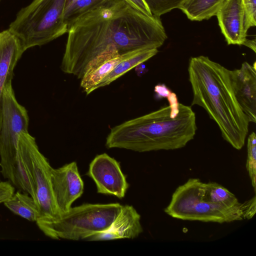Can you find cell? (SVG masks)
<instances>
[{
	"label": "cell",
	"mask_w": 256,
	"mask_h": 256,
	"mask_svg": "<svg viewBox=\"0 0 256 256\" xmlns=\"http://www.w3.org/2000/svg\"><path fill=\"white\" fill-rule=\"evenodd\" d=\"M154 91L156 98L161 99L166 98L172 92L165 84H158L155 86Z\"/></svg>",
	"instance_id": "cell-26"
},
{
	"label": "cell",
	"mask_w": 256,
	"mask_h": 256,
	"mask_svg": "<svg viewBox=\"0 0 256 256\" xmlns=\"http://www.w3.org/2000/svg\"><path fill=\"white\" fill-rule=\"evenodd\" d=\"M188 73L192 106L202 107L216 122L223 138L235 149L241 150L250 122L236 100L230 70L200 56L190 58Z\"/></svg>",
	"instance_id": "cell-2"
},
{
	"label": "cell",
	"mask_w": 256,
	"mask_h": 256,
	"mask_svg": "<svg viewBox=\"0 0 256 256\" xmlns=\"http://www.w3.org/2000/svg\"><path fill=\"white\" fill-rule=\"evenodd\" d=\"M158 52V48H142L126 53L120 62L92 88V92L106 86L128 72L148 60Z\"/></svg>",
	"instance_id": "cell-16"
},
{
	"label": "cell",
	"mask_w": 256,
	"mask_h": 256,
	"mask_svg": "<svg viewBox=\"0 0 256 256\" xmlns=\"http://www.w3.org/2000/svg\"><path fill=\"white\" fill-rule=\"evenodd\" d=\"M243 45H244L252 49L256 52V40H245Z\"/></svg>",
	"instance_id": "cell-27"
},
{
	"label": "cell",
	"mask_w": 256,
	"mask_h": 256,
	"mask_svg": "<svg viewBox=\"0 0 256 256\" xmlns=\"http://www.w3.org/2000/svg\"><path fill=\"white\" fill-rule=\"evenodd\" d=\"M246 170L254 192H256V136L254 132L248 136L247 144Z\"/></svg>",
	"instance_id": "cell-20"
},
{
	"label": "cell",
	"mask_w": 256,
	"mask_h": 256,
	"mask_svg": "<svg viewBox=\"0 0 256 256\" xmlns=\"http://www.w3.org/2000/svg\"><path fill=\"white\" fill-rule=\"evenodd\" d=\"M106 0H68L64 21L68 28L80 16L92 10Z\"/></svg>",
	"instance_id": "cell-19"
},
{
	"label": "cell",
	"mask_w": 256,
	"mask_h": 256,
	"mask_svg": "<svg viewBox=\"0 0 256 256\" xmlns=\"http://www.w3.org/2000/svg\"><path fill=\"white\" fill-rule=\"evenodd\" d=\"M196 130L195 113L180 103L175 117L170 116L168 105L114 127L106 146L140 152L177 150L192 140Z\"/></svg>",
	"instance_id": "cell-3"
},
{
	"label": "cell",
	"mask_w": 256,
	"mask_h": 256,
	"mask_svg": "<svg viewBox=\"0 0 256 256\" xmlns=\"http://www.w3.org/2000/svg\"><path fill=\"white\" fill-rule=\"evenodd\" d=\"M225 0H185L179 7L191 20L201 21L216 16Z\"/></svg>",
	"instance_id": "cell-17"
},
{
	"label": "cell",
	"mask_w": 256,
	"mask_h": 256,
	"mask_svg": "<svg viewBox=\"0 0 256 256\" xmlns=\"http://www.w3.org/2000/svg\"><path fill=\"white\" fill-rule=\"evenodd\" d=\"M14 214L30 222H36L40 214L33 198L25 192H17L4 203Z\"/></svg>",
	"instance_id": "cell-18"
},
{
	"label": "cell",
	"mask_w": 256,
	"mask_h": 256,
	"mask_svg": "<svg viewBox=\"0 0 256 256\" xmlns=\"http://www.w3.org/2000/svg\"><path fill=\"white\" fill-rule=\"evenodd\" d=\"M14 192L12 184L8 182H0V204L10 198Z\"/></svg>",
	"instance_id": "cell-23"
},
{
	"label": "cell",
	"mask_w": 256,
	"mask_h": 256,
	"mask_svg": "<svg viewBox=\"0 0 256 256\" xmlns=\"http://www.w3.org/2000/svg\"></svg>",
	"instance_id": "cell-28"
},
{
	"label": "cell",
	"mask_w": 256,
	"mask_h": 256,
	"mask_svg": "<svg viewBox=\"0 0 256 256\" xmlns=\"http://www.w3.org/2000/svg\"><path fill=\"white\" fill-rule=\"evenodd\" d=\"M256 196L244 203L221 184L190 178L178 186L164 212L172 218L190 221L230 222L252 218Z\"/></svg>",
	"instance_id": "cell-4"
},
{
	"label": "cell",
	"mask_w": 256,
	"mask_h": 256,
	"mask_svg": "<svg viewBox=\"0 0 256 256\" xmlns=\"http://www.w3.org/2000/svg\"><path fill=\"white\" fill-rule=\"evenodd\" d=\"M244 13V28L246 32L256 26V0H242Z\"/></svg>",
	"instance_id": "cell-22"
},
{
	"label": "cell",
	"mask_w": 256,
	"mask_h": 256,
	"mask_svg": "<svg viewBox=\"0 0 256 256\" xmlns=\"http://www.w3.org/2000/svg\"><path fill=\"white\" fill-rule=\"evenodd\" d=\"M124 0L142 13L148 16H152L144 0Z\"/></svg>",
	"instance_id": "cell-25"
},
{
	"label": "cell",
	"mask_w": 256,
	"mask_h": 256,
	"mask_svg": "<svg viewBox=\"0 0 256 256\" xmlns=\"http://www.w3.org/2000/svg\"><path fill=\"white\" fill-rule=\"evenodd\" d=\"M124 54L104 53L90 62L80 84L86 94L92 92L93 88L114 69L122 60Z\"/></svg>",
	"instance_id": "cell-15"
},
{
	"label": "cell",
	"mask_w": 256,
	"mask_h": 256,
	"mask_svg": "<svg viewBox=\"0 0 256 256\" xmlns=\"http://www.w3.org/2000/svg\"><path fill=\"white\" fill-rule=\"evenodd\" d=\"M18 150L34 187L36 202L40 214L37 221L56 217L60 214L52 188V167L48 159L40 151L35 138L28 132L20 133Z\"/></svg>",
	"instance_id": "cell-7"
},
{
	"label": "cell",
	"mask_w": 256,
	"mask_h": 256,
	"mask_svg": "<svg viewBox=\"0 0 256 256\" xmlns=\"http://www.w3.org/2000/svg\"><path fill=\"white\" fill-rule=\"evenodd\" d=\"M24 52L20 40L8 29L0 32V129L4 90L12 82L14 69Z\"/></svg>",
	"instance_id": "cell-14"
},
{
	"label": "cell",
	"mask_w": 256,
	"mask_h": 256,
	"mask_svg": "<svg viewBox=\"0 0 256 256\" xmlns=\"http://www.w3.org/2000/svg\"><path fill=\"white\" fill-rule=\"evenodd\" d=\"M87 175L94 182L99 194L124 197L129 184L120 163L106 153L97 155L89 164Z\"/></svg>",
	"instance_id": "cell-9"
},
{
	"label": "cell",
	"mask_w": 256,
	"mask_h": 256,
	"mask_svg": "<svg viewBox=\"0 0 256 256\" xmlns=\"http://www.w3.org/2000/svg\"><path fill=\"white\" fill-rule=\"evenodd\" d=\"M68 33L60 68L78 79L90 62L102 54L158 48L168 38L160 18L124 0H106L76 20Z\"/></svg>",
	"instance_id": "cell-1"
},
{
	"label": "cell",
	"mask_w": 256,
	"mask_h": 256,
	"mask_svg": "<svg viewBox=\"0 0 256 256\" xmlns=\"http://www.w3.org/2000/svg\"><path fill=\"white\" fill-rule=\"evenodd\" d=\"M170 110V116L172 117L176 116L179 112V104L176 94L172 92L166 98Z\"/></svg>",
	"instance_id": "cell-24"
},
{
	"label": "cell",
	"mask_w": 256,
	"mask_h": 256,
	"mask_svg": "<svg viewBox=\"0 0 256 256\" xmlns=\"http://www.w3.org/2000/svg\"><path fill=\"white\" fill-rule=\"evenodd\" d=\"M244 62L239 69L230 70L236 100L249 122H256V68Z\"/></svg>",
	"instance_id": "cell-11"
},
{
	"label": "cell",
	"mask_w": 256,
	"mask_h": 256,
	"mask_svg": "<svg viewBox=\"0 0 256 256\" xmlns=\"http://www.w3.org/2000/svg\"><path fill=\"white\" fill-rule=\"evenodd\" d=\"M140 219V215L133 206L122 205L120 212L106 230L89 236L85 240L136 238L143 232Z\"/></svg>",
	"instance_id": "cell-12"
},
{
	"label": "cell",
	"mask_w": 256,
	"mask_h": 256,
	"mask_svg": "<svg viewBox=\"0 0 256 256\" xmlns=\"http://www.w3.org/2000/svg\"><path fill=\"white\" fill-rule=\"evenodd\" d=\"M68 0H33L22 8L8 30L20 40L24 52L45 44L68 32L64 13Z\"/></svg>",
	"instance_id": "cell-5"
},
{
	"label": "cell",
	"mask_w": 256,
	"mask_h": 256,
	"mask_svg": "<svg viewBox=\"0 0 256 256\" xmlns=\"http://www.w3.org/2000/svg\"><path fill=\"white\" fill-rule=\"evenodd\" d=\"M28 124L27 110L18 102L10 82L6 85L2 97L0 166L2 176L12 184L18 162L19 135L22 132H28Z\"/></svg>",
	"instance_id": "cell-8"
},
{
	"label": "cell",
	"mask_w": 256,
	"mask_h": 256,
	"mask_svg": "<svg viewBox=\"0 0 256 256\" xmlns=\"http://www.w3.org/2000/svg\"><path fill=\"white\" fill-rule=\"evenodd\" d=\"M122 205L119 203L85 204L71 207L56 217L36 222L47 236L54 240H86L106 230Z\"/></svg>",
	"instance_id": "cell-6"
},
{
	"label": "cell",
	"mask_w": 256,
	"mask_h": 256,
	"mask_svg": "<svg viewBox=\"0 0 256 256\" xmlns=\"http://www.w3.org/2000/svg\"><path fill=\"white\" fill-rule=\"evenodd\" d=\"M51 180L59 214L68 210L82 194L84 183L77 164L72 162L58 168H52Z\"/></svg>",
	"instance_id": "cell-10"
},
{
	"label": "cell",
	"mask_w": 256,
	"mask_h": 256,
	"mask_svg": "<svg viewBox=\"0 0 256 256\" xmlns=\"http://www.w3.org/2000/svg\"><path fill=\"white\" fill-rule=\"evenodd\" d=\"M152 15L160 18L174 8H178L185 0H144Z\"/></svg>",
	"instance_id": "cell-21"
},
{
	"label": "cell",
	"mask_w": 256,
	"mask_h": 256,
	"mask_svg": "<svg viewBox=\"0 0 256 256\" xmlns=\"http://www.w3.org/2000/svg\"><path fill=\"white\" fill-rule=\"evenodd\" d=\"M218 24L228 44L243 45L247 32L242 0H225L218 11Z\"/></svg>",
	"instance_id": "cell-13"
}]
</instances>
